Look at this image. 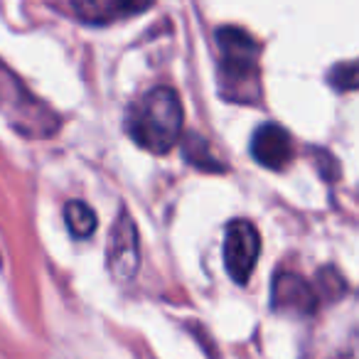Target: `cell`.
I'll list each match as a JSON object with an SVG mask.
<instances>
[{"label": "cell", "instance_id": "cell-9", "mask_svg": "<svg viewBox=\"0 0 359 359\" xmlns=\"http://www.w3.org/2000/svg\"><path fill=\"white\" fill-rule=\"evenodd\" d=\"M182 150H185V158L190 160L195 168L222 172V163H217V160L212 158L210 148H207V140L200 138L197 133H187L185 135V145H182Z\"/></svg>", "mask_w": 359, "mask_h": 359}, {"label": "cell", "instance_id": "cell-10", "mask_svg": "<svg viewBox=\"0 0 359 359\" xmlns=\"http://www.w3.org/2000/svg\"><path fill=\"white\" fill-rule=\"evenodd\" d=\"M327 81L334 91H357L359 89V60L337 62L330 69Z\"/></svg>", "mask_w": 359, "mask_h": 359}, {"label": "cell", "instance_id": "cell-2", "mask_svg": "<svg viewBox=\"0 0 359 359\" xmlns=\"http://www.w3.org/2000/svg\"><path fill=\"white\" fill-rule=\"evenodd\" d=\"M219 74L226 86V99L256 101L261 94L259 79V42L241 27H219Z\"/></svg>", "mask_w": 359, "mask_h": 359}, {"label": "cell", "instance_id": "cell-3", "mask_svg": "<svg viewBox=\"0 0 359 359\" xmlns=\"http://www.w3.org/2000/svg\"><path fill=\"white\" fill-rule=\"evenodd\" d=\"M261 254V236L251 222L231 219L224 231V264L229 276L244 285L256 269Z\"/></svg>", "mask_w": 359, "mask_h": 359}, {"label": "cell", "instance_id": "cell-6", "mask_svg": "<svg viewBox=\"0 0 359 359\" xmlns=\"http://www.w3.org/2000/svg\"><path fill=\"white\" fill-rule=\"evenodd\" d=\"M251 155L259 165L269 170H283L293 160V140L288 130L278 123H264L254 130Z\"/></svg>", "mask_w": 359, "mask_h": 359}, {"label": "cell", "instance_id": "cell-4", "mask_svg": "<svg viewBox=\"0 0 359 359\" xmlns=\"http://www.w3.org/2000/svg\"><path fill=\"white\" fill-rule=\"evenodd\" d=\"M140 264V249H138V226L133 217L126 210L118 212L114 226H111L109 239V269L118 280H128L135 276Z\"/></svg>", "mask_w": 359, "mask_h": 359}, {"label": "cell", "instance_id": "cell-7", "mask_svg": "<svg viewBox=\"0 0 359 359\" xmlns=\"http://www.w3.org/2000/svg\"><path fill=\"white\" fill-rule=\"evenodd\" d=\"M153 0H69L72 11L84 22H111L118 18H130L135 13L145 11Z\"/></svg>", "mask_w": 359, "mask_h": 359}, {"label": "cell", "instance_id": "cell-8", "mask_svg": "<svg viewBox=\"0 0 359 359\" xmlns=\"http://www.w3.org/2000/svg\"><path fill=\"white\" fill-rule=\"evenodd\" d=\"M65 222H67V229L72 231L74 239H89L96 231L94 210L79 200H72L69 205L65 207Z\"/></svg>", "mask_w": 359, "mask_h": 359}, {"label": "cell", "instance_id": "cell-1", "mask_svg": "<svg viewBox=\"0 0 359 359\" xmlns=\"http://www.w3.org/2000/svg\"><path fill=\"white\" fill-rule=\"evenodd\" d=\"M182 104L177 94L168 86H155L138 104L130 106L126 128L128 135L143 150L153 155H165L175 148L182 135Z\"/></svg>", "mask_w": 359, "mask_h": 359}, {"label": "cell", "instance_id": "cell-11", "mask_svg": "<svg viewBox=\"0 0 359 359\" xmlns=\"http://www.w3.org/2000/svg\"><path fill=\"white\" fill-rule=\"evenodd\" d=\"M318 283H320L318 298H320V295H323V298H337V295L344 290V280L339 278V276L334 273L332 269H325V271H320V276H318Z\"/></svg>", "mask_w": 359, "mask_h": 359}, {"label": "cell", "instance_id": "cell-5", "mask_svg": "<svg viewBox=\"0 0 359 359\" xmlns=\"http://www.w3.org/2000/svg\"><path fill=\"white\" fill-rule=\"evenodd\" d=\"M271 300L273 308L280 313L290 315H313L318 308V293L305 278L298 273L283 271L273 278V288H271Z\"/></svg>", "mask_w": 359, "mask_h": 359}]
</instances>
